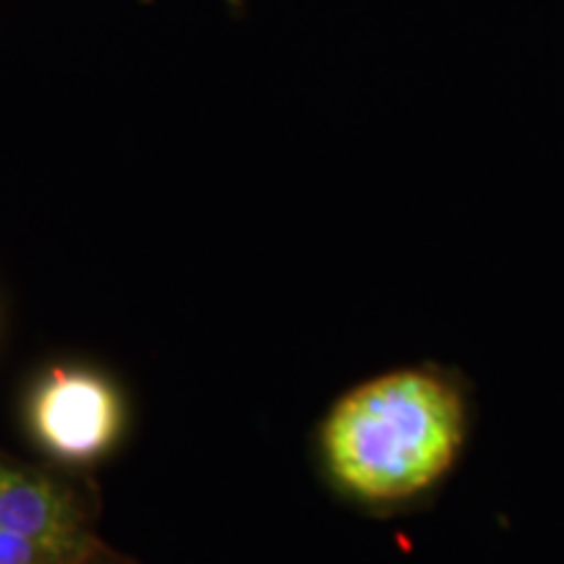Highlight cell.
<instances>
[{
  "label": "cell",
  "instance_id": "cell-2",
  "mask_svg": "<svg viewBox=\"0 0 564 564\" xmlns=\"http://www.w3.org/2000/svg\"><path fill=\"white\" fill-rule=\"evenodd\" d=\"M32 429L63 460H91L121 432V400L97 373L55 369L32 398Z\"/></svg>",
  "mask_w": 564,
  "mask_h": 564
},
{
  "label": "cell",
  "instance_id": "cell-3",
  "mask_svg": "<svg viewBox=\"0 0 564 564\" xmlns=\"http://www.w3.org/2000/svg\"><path fill=\"white\" fill-rule=\"evenodd\" d=\"M0 528L26 539L87 552L91 539L74 494L51 478L6 468L0 484Z\"/></svg>",
  "mask_w": 564,
  "mask_h": 564
},
{
  "label": "cell",
  "instance_id": "cell-4",
  "mask_svg": "<svg viewBox=\"0 0 564 564\" xmlns=\"http://www.w3.org/2000/svg\"><path fill=\"white\" fill-rule=\"evenodd\" d=\"M3 474H6V465L0 463V484H3Z\"/></svg>",
  "mask_w": 564,
  "mask_h": 564
},
{
  "label": "cell",
  "instance_id": "cell-1",
  "mask_svg": "<svg viewBox=\"0 0 564 564\" xmlns=\"http://www.w3.org/2000/svg\"><path fill=\"white\" fill-rule=\"evenodd\" d=\"M463 442V403L444 379L398 371L358 387L324 426V455L345 489L394 502L432 486Z\"/></svg>",
  "mask_w": 564,
  "mask_h": 564
}]
</instances>
